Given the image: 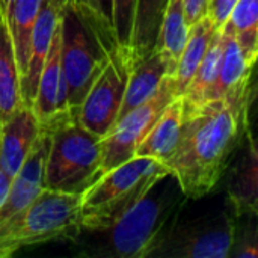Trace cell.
Masks as SVG:
<instances>
[{"label":"cell","mask_w":258,"mask_h":258,"mask_svg":"<svg viewBox=\"0 0 258 258\" xmlns=\"http://www.w3.org/2000/svg\"><path fill=\"white\" fill-rule=\"evenodd\" d=\"M252 98L254 88L249 83L222 98L183 109L178 142L163 165L187 200L210 194L227 172L249 128Z\"/></svg>","instance_id":"obj_1"},{"label":"cell","mask_w":258,"mask_h":258,"mask_svg":"<svg viewBox=\"0 0 258 258\" xmlns=\"http://www.w3.org/2000/svg\"><path fill=\"white\" fill-rule=\"evenodd\" d=\"M186 201L177 178L168 172L113 225L95 231L79 230L71 242L80 246L79 257L148 258L180 218Z\"/></svg>","instance_id":"obj_2"},{"label":"cell","mask_w":258,"mask_h":258,"mask_svg":"<svg viewBox=\"0 0 258 258\" xmlns=\"http://www.w3.org/2000/svg\"><path fill=\"white\" fill-rule=\"evenodd\" d=\"M48 135L44 186L51 190L83 194L101 177L100 138L86 130L70 112L39 127Z\"/></svg>","instance_id":"obj_3"},{"label":"cell","mask_w":258,"mask_h":258,"mask_svg":"<svg viewBox=\"0 0 258 258\" xmlns=\"http://www.w3.org/2000/svg\"><path fill=\"white\" fill-rule=\"evenodd\" d=\"M168 172L162 162L139 156L104 172L82 194L80 230L95 231L113 225Z\"/></svg>","instance_id":"obj_4"},{"label":"cell","mask_w":258,"mask_h":258,"mask_svg":"<svg viewBox=\"0 0 258 258\" xmlns=\"http://www.w3.org/2000/svg\"><path fill=\"white\" fill-rule=\"evenodd\" d=\"M82 194L44 187L21 212L0 224V258L56 240H73L80 230Z\"/></svg>","instance_id":"obj_5"},{"label":"cell","mask_w":258,"mask_h":258,"mask_svg":"<svg viewBox=\"0 0 258 258\" xmlns=\"http://www.w3.org/2000/svg\"><path fill=\"white\" fill-rule=\"evenodd\" d=\"M59 20L60 60L67 82L68 110L74 115L104 67L109 50L115 45L103 39L70 0L60 2Z\"/></svg>","instance_id":"obj_6"},{"label":"cell","mask_w":258,"mask_h":258,"mask_svg":"<svg viewBox=\"0 0 258 258\" xmlns=\"http://www.w3.org/2000/svg\"><path fill=\"white\" fill-rule=\"evenodd\" d=\"M237 218L224 210L197 219L175 221L168 234L150 252L151 258H230Z\"/></svg>","instance_id":"obj_7"},{"label":"cell","mask_w":258,"mask_h":258,"mask_svg":"<svg viewBox=\"0 0 258 258\" xmlns=\"http://www.w3.org/2000/svg\"><path fill=\"white\" fill-rule=\"evenodd\" d=\"M136 63L128 48L115 45L109 50L107 60L95 77L74 118L100 139L104 138L118 119L127 80Z\"/></svg>","instance_id":"obj_8"},{"label":"cell","mask_w":258,"mask_h":258,"mask_svg":"<svg viewBox=\"0 0 258 258\" xmlns=\"http://www.w3.org/2000/svg\"><path fill=\"white\" fill-rule=\"evenodd\" d=\"M174 98H177L174 82L171 76H166L148 101L135 107L115 122L112 130L100 139L101 175L135 157L136 147L150 132L162 110Z\"/></svg>","instance_id":"obj_9"},{"label":"cell","mask_w":258,"mask_h":258,"mask_svg":"<svg viewBox=\"0 0 258 258\" xmlns=\"http://www.w3.org/2000/svg\"><path fill=\"white\" fill-rule=\"evenodd\" d=\"M39 124L29 106H21L0 127V204L5 201L11 181L23 166L36 138Z\"/></svg>","instance_id":"obj_10"},{"label":"cell","mask_w":258,"mask_h":258,"mask_svg":"<svg viewBox=\"0 0 258 258\" xmlns=\"http://www.w3.org/2000/svg\"><path fill=\"white\" fill-rule=\"evenodd\" d=\"M39 127L48 124L56 116L68 110L67 82L60 60V20L51 39V45L42 67L36 94L30 106Z\"/></svg>","instance_id":"obj_11"},{"label":"cell","mask_w":258,"mask_h":258,"mask_svg":"<svg viewBox=\"0 0 258 258\" xmlns=\"http://www.w3.org/2000/svg\"><path fill=\"white\" fill-rule=\"evenodd\" d=\"M48 151V135L39 130V135L26 157L23 166L12 178L8 195L0 204V224L26 209L45 187L44 171Z\"/></svg>","instance_id":"obj_12"},{"label":"cell","mask_w":258,"mask_h":258,"mask_svg":"<svg viewBox=\"0 0 258 258\" xmlns=\"http://www.w3.org/2000/svg\"><path fill=\"white\" fill-rule=\"evenodd\" d=\"M240 147L227 181V204L236 218L258 213V151L251 128L246 130Z\"/></svg>","instance_id":"obj_13"},{"label":"cell","mask_w":258,"mask_h":258,"mask_svg":"<svg viewBox=\"0 0 258 258\" xmlns=\"http://www.w3.org/2000/svg\"><path fill=\"white\" fill-rule=\"evenodd\" d=\"M62 0H44L30 36L27 67L21 77V100L24 106H32L38 80L45 63L53 35L59 24V9Z\"/></svg>","instance_id":"obj_14"},{"label":"cell","mask_w":258,"mask_h":258,"mask_svg":"<svg viewBox=\"0 0 258 258\" xmlns=\"http://www.w3.org/2000/svg\"><path fill=\"white\" fill-rule=\"evenodd\" d=\"M166 76H171V67L162 53L153 50L148 56L138 60L130 71L118 119L148 101Z\"/></svg>","instance_id":"obj_15"},{"label":"cell","mask_w":258,"mask_h":258,"mask_svg":"<svg viewBox=\"0 0 258 258\" xmlns=\"http://www.w3.org/2000/svg\"><path fill=\"white\" fill-rule=\"evenodd\" d=\"M183 122V100L174 98L159 115L150 132L136 147L135 156L151 157L165 163L175 150Z\"/></svg>","instance_id":"obj_16"},{"label":"cell","mask_w":258,"mask_h":258,"mask_svg":"<svg viewBox=\"0 0 258 258\" xmlns=\"http://www.w3.org/2000/svg\"><path fill=\"white\" fill-rule=\"evenodd\" d=\"M222 33H224V51L221 57L218 79L215 82V86L212 88L209 101L222 98L227 94H231L249 85L254 70V63H251L242 53L228 21L224 24Z\"/></svg>","instance_id":"obj_17"},{"label":"cell","mask_w":258,"mask_h":258,"mask_svg":"<svg viewBox=\"0 0 258 258\" xmlns=\"http://www.w3.org/2000/svg\"><path fill=\"white\" fill-rule=\"evenodd\" d=\"M23 106L20 71L15 60V53L0 6V127Z\"/></svg>","instance_id":"obj_18"},{"label":"cell","mask_w":258,"mask_h":258,"mask_svg":"<svg viewBox=\"0 0 258 258\" xmlns=\"http://www.w3.org/2000/svg\"><path fill=\"white\" fill-rule=\"evenodd\" d=\"M222 51H224V33H222V27H221L213 32L209 48H207L200 67L197 68L189 86L186 88V91L181 95L184 110L194 109V107L209 101L212 88L215 86V82L218 79Z\"/></svg>","instance_id":"obj_19"},{"label":"cell","mask_w":258,"mask_h":258,"mask_svg":"<svg viewBox=\"0 0 258 258\" xmlns=\"http://www.w3.org/2000/svg\"><path fill=\"white\" fill-rule=\"evenodd\" d=\"M215 30H216V27L213 26V23L210 21V18L207 15L190 26L187 42L183 48V53L180 56L177 68H175L174 74L171 76L177 97H181L183 92L186 91V88L189 86L197 68L200 67V63L209 48V44H210V39H212Z\"/></svg>","instance_id":"obj_20"},{"label":"cell","mask_w":258,"mask_h":258,"mask_svg":"<svg viewBox=\"0 0 258 258\" xmlns=\"http://www.w3.org/2000/svg\"><path fill=\"white\" fill-rule=\"evenodd\" d=\"M42 2L44 0H14L5 12L17 67L20 71V82L27 67L30 36Z\"/></svg>","instance_id":"obj_21"},{"label":"cell","mask_w":258,"mask_h":258,"mask_svg":"<svg viewBox=\"0 0 258 258\" xmlns=\"http://www.w3.org/2000/svg\"><path fill=\"white\" fill-rule=\"evenodd\" d=\"M189 29L190 26L184 14L183 0H169L157 35L154 50L162 53L165 59L169 62L171 76L174 74L180 56L183 53V48L187 42Z\"/></svg>","instance_id":"obj_22"},{"label":"cell","mask_w":258,"mask_h":258,"mask_svg":"<svg viewBox=\"0 0 258 258\" xmlns=\"http://www.w3.org/2000/svg\"><path fill=\"white\" fill-rule=\"evenodd\" d=\"M168 3L169 0L136 2L133 35H132V45H130V50L136 62L144 59L154 50Z\"/></svg>","instance_id":"obj_23"},{"label":"cell","mask_w":258,"mask_h":258,"mask_svg":"<svg viewBox=\"0 0 258 258\" xmlns=\"http://www.w3.org/2000/svg\"><path fill=\"white\" fill-rule=\"evenodd\" d=\"M227 21L242 53L255 65L258 57V0H237Z\"/></svg>","instance_id":"obj_24"},{"label":"cell","mask_w":258,"mask_h":258,"mask_svg":"<svg viewBox=\"0 0 258 258\" xmlns=\"http://www.w3.org/2000/svg\"><path fill=\"white\" fill-rule=\"evenodd\" d=\"M74 9L109 44L116 45L112 21V0H70Z\"/></svg>","instance_id":"obj_25"},{"label":"cell","mask_w":258,"mask_h":258,"mask_svg":"<svg viewBox=\"0 0 258 258\" xmlns=\"http://www.w3.org/2000/svg\"><path fill=\"white\" fill-rule=\"evenodd\" d=\"M136 2L138 0H112L113 36H115L116 45L121 48L130 50V45H132Z\"/></svg>","instance_id":"obj_26"},{"label":"cell","mask_w":258,"mask_h":258,"mask_svg":"<svg viewBox=\"0 0 258 258\" xmlns=\"http://www.w3.org/2000/svg\"><path fill=\"white\" fill-rule=\"evenodd\" d=\"M249 222L239 228L236 224L233 246L230 258H257L258 255V242H257V215L248 216Z\"/></svg>","instance_id":"obj_27"},{"label":"cell","mask_w":258,"mask_h":258,"mask_svg":"<svg viewBox=\"0 0 258 258\" xmlns=\"http://www.w3.org/2000/svg\"><path fill=\"white\" fill-rule=\"evenodd\" d=\"M237 0H209L207 17L216 29L224 27Z\"/></svg>","instance_id":"obj_28"},{"label":"cell","mask_w":258,"mask_h":258,"mask_svg":"<svg viewBox=\"0 0 258 258\" xmlns=\"http://www.w3.org/2000/svg\"><path fill=\"white\" fill-rule=\"evenodd\" d=\"M207 5H209V0H183L184 14H186L189 26L195 24L198 20L207 15Z\"/></svg>","instance_id":"obj_29"},{"label":"cell","mask_w":258,"mask_h":258,"mask_svg":"<svg viewBox=\"0 0 258 258\" xmlns=\"http://www.w3.org/2000/svg\"><path fill=\"white\" fill-rule=\"evenodd\" d=\"M12 2H14V0H0V6H2V9H3V12H6V9L11 6Z\"/></svg>","instance_id":"obj_30"}]
</instances>
